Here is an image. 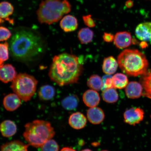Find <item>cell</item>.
I'll use <instances>...</instances> for the list:
<instances>
[{"label": "cell", "mask_w": 151, "mask_h": 151, "mask_svg": "<svg viewBox=\"0 0 151 151\" xmlns=\"http://www.w3.org/2000/svg\"><path fill=\"white\" fill-rule=\"evenodd\" d=\"M140 83L143 88L142 96L151 99V68L142 75Z\"/></svg>", "instance_id": "cell-18"}, {"label": "cell", "mask_w": 151, "mask_h": 151, "mask_svg": "<svg viewBox=\"0 0 151 151\" xmlns=\"http://www.w3.org/2000/svg\"><path fill=\"white\" fill-rule=\"evenodd\" d=\"M113 86L115 88L122 89L126 88L128 84L127 76L122 73H117L112 77Z\"/></svg>", "instance_id": "cell-25"}, {"label": "cell", "mask_w": 151, "mask_h": 151, "mask_svg": "<svg viewBox=\"0 0 151 151\" xmlns=\"http://www.w3.org/2000/svg\"><path fill=\"white\" fill-rule=\"evenodd\" d=\"M9 46L14 59L25 63L36 61L45 50V43L40 34L24 27L15 28Z\"/></svg>", "instance_id": "cell-1"}, {"label": "cell", "mask_w": 151, "mask_h": 151, "mask_svg": "<svg viewBox=\"0 0 151 151\" xmlns=\"http://www.w3.org/2000/svg\"><path fill=\"white\" fill-rule=\"evenodd\" d=\"M143 88L140 83L133 81L130 82L125 88L126 95L129 99H135L142 96Z\"/></svg>", "instance_id": "cell-13"}, {"label": "cell", "mask_w": 151, "mask_h": 151, "mask_svg": "<svg viewBox=\"0 0 151 151\" xmlns=\"http://www.w3.org/2000/svg\"><path fill=\"white\" fill-rule=\"evenodd\" d=\"M82 59L73 54L63 53L55 56L49 76L60 86L76 83L83 70Z\"/></svg>", "instance_id": "cell-2"}, {"label": "cell", "mask_w": 151, "mask_h": 151, "mask_svg": "<svg viewBox=\"0 0 151 151\" xmlns=\"http://www.w3.org/2000/svg\"><path fill=\"white\" fill-rule=\"evenodd\" d=\"M93 36V32L88 28H82L79 31L78 34L79 40L83 44H88L91 42Z\"/></svg>", "instance_id": "cell-24"}, {"label": "cell", "mask_w": 151, "mask_h": 151, "mask_svg": "<svg viewBox=\"0 0 151 151\" xmlns=\"http://www.w3.org/2000/svg\"><path fill=\"white\" fill-rule=\"evenodd\" d=\"M87 119L84 114L80 112L73 113L69 119V124L71 127L76 129H81L86 126Z\"/></svg>", "instance_id": "cell-15"}, {"label": "cell", "mask_w": 151, "mask_h": 151, "mask_svg": "<svg viewBox=\"0 0 151 151\" xmlns=\"http://www.w3.org/2000/svg\"><path fill=\"white\" fill-rule=\"evenodd\" d=\"M9 44L6 42L0 45V67L3 65V63L9 59Z\"/></svg>", "instance_id": "cell-28"}, {"label": "cell", "mask_w": 151, "mask_h": 151, "mask_svg": "<svg viewBox=\"0 0 151 151\" xmlns=\"http://www.w3.org/2000/svg\"><path fill=\"white\" fill-rule=\"evenodd\" d=\"M60 26L61 29L65 32L74 31L78 28V21L77 18L72 15H66L60 21Z\"/></svg>", "instance_id": "cell-10"}, {"label": "cell", "mask_w": 151, "mask_h": 151, "mask_svg": "<svg viewBox=\"0 0 151 151\" xmlns=\"http://www.w3.org/2000/svg\"><path fill=\"white\" fill-rule=\"evenodd\" d=\"M144 117V111L142 109L137 107L127 109L124 114V122L132 126L140 123Z\"/></svg>", "instance_id": "cell-7"}, {"label": "cell", "mask_w": 151, "mask_h": 151, "mask_svg": "<svg viewBox=\"0 0 151 151\" xmlns=\"http://www.w3.org/2000/svg\"><path fill=\"white\" fill-rule=\"evenodd\" d=\"M102 97L104 101L111 104L116 102L119 99L118 92L114 88H107L103 91Z\"/></svg>", "instance_id": "cell-23"}, {"label": "cell", "mask_w": 151, "mask_h": 151, "mask_svg": "<svg viewBox=\"0 0 151 151\" xmlns=\"http://www.w3.org/2000/svg\"><path fill=\"white\" fill-rule=\"evenodd\" d=\"M135 35L143 42H151V22H145L138 25L135 29Z\"/></svg>", "instance_id": "cell-8"}, {"label": "cell", "mask_w": 151, "mask_h": 151, "mask_svg": "<svg viewBox=\"0 0 151 151\" xmlns=\"http://www.w3.org/2000/svg\"><path fill=\"white\" fill-rule=\"evenodd\" d=\"M28 145L19 140L11 141L3 145L1 151H28Z\"/></svg>", "instance_id": "cell-20"}, {"label": "cell", "mask_w": 151, "mask_h": 151, "mask_svg": "<svg viewBox=\"0 0 151 151\" xmlns=\"http://www.w3.org/2000/svg\"><path fill=\"white\" fill-rule=\"evenodd\" d=\"M14 6L7 1H2L0 4V17L1 19L8 18L14 12Z\"/></svg>", "instance_id": "cell-26"}, {"label": "cell", "mask_w": 151, "mask_h": 151, "mask_svg": "<svg viewBox=\"0 0 151 151\" xmlns=\"http://www.w3.org/2000/svg\"><path fill=\"white\" fill-rule=\"evenodd\" d=\"M71 9L68 0H44L37 11L38 20L41 24H51L59 21Z\"/></svg>", "instance_id": "cell-4"}, {"label": "cell", "mask_w": 151, "mask_h": 151, "mask_svg": "<svg viewBox=\"0 0 151 151\" xmlns=\"http://www.w3.org/2000/svg\"><path fill=\"white\" fill-rule=\"evenodd\" d=\"M87 86L92 90L99 91L102 88V79L98 75H92L87 81Z\"/></svg>", "instance_id": "cell-27"}, {"label": "cell", "mask_w": 151, "mask_h": 151, "mask_svg": "<svg viewBox=\"0 0 151 151\" xmlns=\"http://www.w3.org/2000/svg\"><path fill=\"white\" fill-rule=\"evenodd\" d=\"M132 43L131 33L127 31L120 32L115 35L114 44L117 48L123 49L131 46Z\"/></svg>", "instance_id": "cell-9"}, {"label": "cell", "mask_w": 151, "mask_h": 151, "mask_svg": "<svg viewBox=\"0 0 151 151\" xmlns=\"http://www.w3.org/2000/svg\"><path fill=\"white\" fill-rule=\"evenodd\" d=\"M23 137L29 145L35 148L41 147L51 139L55 132L50 122L37 120L25 124Z\"/></svg>", "instance_id": "cell-5"}, {"label": "cell", "mask_w": 151, "mask_h": 151, "mask_svg": "<svg viewBox=\"0 0 151 151\" xmlns=\"http://www.w3.org/2000/svg\"><path fill=\"white\" fill-rule=\"evenodd\" d=\"M88 120L90 123L94 124L101 123L105 118V114L103 111L99 107H91L87 112Z\"/></svg>", "instance_id": "cell-14"}, {"label": "cell", "mask_w": 151, "mask_h": 151, "mask_svg": "<svg viewBox=\"0 0 151 151\" xmlns=\"http://www.w3.org/2000/svg\"><path fill=\"white\" fill-rule=\"evenodd\" d=\"M21 100L16 93L9 94L5 96L4 99V106L7 111H14L20 106Z\"/></svg>", "instance_id": "cell-12"}, {"label": "cell", "mask_w": 151, "mask_h": 151, "mask_svg": "<svg viewBox=\"0 0 151 151\" xmlns=\"http://www.w3.org/2000/svg\"><path fill=\"white\" fill-rule=\"evenodd\" d=\"M83 20L84 23L88 27L92 28L95 27L96 24L91 15L88 14L83 17Z\"/></svg>", "instance_id": "cell-32"}, {"label": "cell", "mask_w": 151, "mask_h": 151, "mask_svg": "<svg viewBox=\"0 0 151 151\" xmlns=\"http://www.w3.org/2000/svg\"><path fill=\"white\" fill-rule=\"evenodd\" d=\"M37 81L31 75L20 73L13 81L11 88L24 101H29L35 95Z\"/></svg>", "instance_id": "cell-6"}, {"label": "cell", "mask_w": 151, "mask_h": 151, "mask_svg": "<svg viewBox=\"0 0 151 151\" xmlns=\"http://www.w3.org/2000/svg\"><path fill=\"white\" fill-rule=\"evenodd\" d=\"M0 129L3 137H10L16 134L17 129L16 124L14 122L5 120L1 123Z\"/></svg>", "instance_id": "cell-17"}, {"label": "cell", "mask_w": 151, "mask_h": 151, "mask_svg": "<svg viewBox=\"0 0 151 151\" xmlns=\"http://www.w3.org/2000/svg\"><path fill=\"white\" fill-rule=\"evenodd\" d=\"M118 62L122 70L129 76H142L148 70L149 63L146 56L135 49H127L121 52Z\"/></svg>", "instance_id": "cell-3"}, {"label": "cell", "mask_w": 151, "mask_h": 151, "mask_svg": "<svg viewBox=\"0 0 151 151\" xmlns=\"http://www.w3.org/2000/svg\"><path fill=\"white\" fill-rule=\"evenodd\" d=\"M12 36L10 31L6 27L1 26L0 27V40L1 41H6Z\"/></svg>", "instance_id": "cell-31"}, {"label": "cell", "mask_w": 151, "mask_h": 151, "mask_svg": "<svg viewBox=\"0 0 151 151\" xmlns=\"http://www.w3.org/2000/svg\"><path fill=\"white\" fill-rule=\"evenodd\" d=\"M81 151H92L91 150H89V149H85V150H83Z\"/></svg>", "instance_id": "cell-36"}, {"label": "cell", "mask_w": 151, "mask_h": 151, "mask_svg": "<svg viewBox=\"0 0 151 151\" xmlns=\"http://www.w3.org/2000/svg\"><path fill=\"white\" fill-rule=\"evenodd\" d=\"M118 65V62L113 56L105 58L102 66L103 72L106 75L113 74L116 71Z\"/></svg>", "instance_id": "cell-19"}, {"label": "cell", "mask_w": 151, "mask_h": 151, "mask_svg": "<svg viewBox=\"0 0 151 151\" xmlns=\"http://www.w3.org/2000/svg\"><path fill=\"white\" fill-rule=\"evenodd\" d=\"M83 100L85 105L91 108L96 107L99 105L100 97L97 91L89 90L84 92L83 96Z\"/></svg>", "instance_id": "cell-16"}, {"label": "cell", "mask_w": 151, "mask_h": 151, "mask_svg": "<svg viewBox=\"0 0 151 151\" xmlns=\"http://www.w3.org/2000/svg\"><path fill=\"white\" fill-rule=\"evenodd\" d=\"M41 148V151H58L59 149L58 143L52 139L47 141Z\"/></svg>", "instance_id": "cell-29"}, {"label": "cell", "mask_w": 151, "mask_h": 151, "mask_svg": "<svg viewBox=\"0 0 151 151\" xmlns=\"http://www.w3.org/2000/svg\"><path fill=\"white\" fill-rule=\"evenodd\" d=\"M55 89L52 86L44 85L40 88L38 94L40 99L42 101H47L52 99L55 95Z\"/></svg>", "instance_id": "cell-21"}, {"label": "cell", "mask_w": 151, "mask_h": 151, "mask_svg": "<svg viewBox=\"0 0 151 151\" xmlns=\"http://www.w3.org/2000/svg\"><path fill=\"white\" fill-rule=\"evenodd\" d=\"M0 67V79L5 83L13 81L17 75L15 68L10 64L3 65Z\"/></svg>", "instance_id": "cell-11"}, {"label": "cell", "mask_w": 151, "mask_h": 151, "mask_svg": "<svg viewBox=\"0 0 151 151\" xmlns=\"http://www.w3.org/2000/svg\"><path fill=\"white\" fill-rule=\"evenodd\" d=\"M114 37L112 34L104 33L103 35L104 40L106 42H111L114 41Z\"/></svg>", "instance_id": "cell-33"}, {"label": "cell", "mask_w": 151, "mask_h": 151, "mask_svg": "<svg viewBox=\"0 0 151 151\" xmlns=\"http://www.w3.org/2000/svg\"><path fill=\"white\" fill-rule=\"evenodd\" d=\"M79 102L78 98L74 94L68 96L62 100V106L67 110H73L78 106Z\"/></svg>", "instance_id": "cell-22"}, {"label": "cell", "mask_w": 151, "mask_h": 151, "mask_svg": "<svg viewBox=\"0 0 151 151\" xmlns=\"http://www.w3.org/2000/svg\"><path fill=\"white\" fill-rule=\"evenodd\" d=\"M113 76L111 75H106L103 77V87L102 90L104 91L107 88H114L113 81Z\"/></svg>", "instance_id": "cell-30"}, {"label": "cell", "mask_w": 151, "mask_h": 151, "mask_svg": "<svg viewBox=\"0 0 151 151\" xmlns=\"http://www.w3.org/2000/svg\"><path fill=\"white\" fill-rule=\"evenodd\" d=\"M61 151H76L74 149L70 148V147H66L62 148Z\"/></svg>", "instance_id": "cell-35"}, {"label": "cell", "mask_w": 151, "mask_h": 151, "mask_svg": "<svg viewBox=\"0 0 151 151\" xmlns=\"http://www.w3.org/2000/svg\"><path fill=\"white\" fill-rule=\"evenodd\" d=\"M107 151V150H103V151Z\"/></svg>", "instance_id": "cell-37"}, {"label": "cell", "mask_w": 151, "mask_h": 151, "mask_svg": "<svg viewBox=\"0 0 151 151\" xmlns=\"http://www.w3.org/2000/svg\"><path fill=\"white\" fill-rule=\"evenodd\" d=\"M134 5V3L132 0H128L125 3V6L128 8H131Z\"/></svg>", "instance_id": "cell-34"}]
</instances>
